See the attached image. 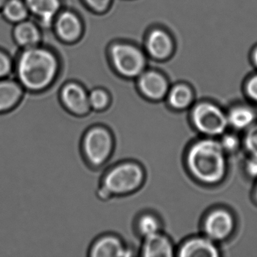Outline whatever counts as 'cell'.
<instances>
[{
	"label": "cell",
	"mask_w": 257,
	"mask_h": 257,
	"mask_svg": "<svg viewBox=\"0 0 257 257\" xmlns=\"http://www.w3.org/2000/svg\"><path fill=\"white\" fill-rule=\"evenodd\" d=\"M60 64L52 51L40 46L24 49L15 69L18 82L28 92L40 93L56 82Z\"/></svg>",
	"instance_id": "obj_1"
},
{
	"label": "cell",
	"mask_w": 257,
	"mask_h": 257,
	"mask_svg": "<svg viewBox=\"0 0 257 257\" xmlns=\"http://www.w3.org/2000/svg\"><path fill=\"white\" fill-rule=\"evenodd\" d=\"M146 173L142 165L135 161L125 160L108 168L102 176L97 191L99 199L107 205L117 234L114 200L138 192L145 182Z\"/></svg>",
	"instance_id": "obj_2"
},
{
	"label": "cell",
	"mask_w": 257,
	"mask_h": 257,
	"mask_svg": "<svg viewBox=\"0 0 257 257\" xmlns=\"http://www.w3.org/2000/svg\"><path fill=\"white\" fill-rule=\"evenodd\" d=\"M187 163L198 180L210 184L220 181L226 171L225 150L220 143L213 140L194 144L188 154Z\"/></svg>",
	"instance_id": "obj_3"
},
{
	"label": "cell",
	"mask_w": 257,
	"mask_h": 257,
	"mask_svg": "<svg viewBox=\"0 0 257 257\" xmlns=\"http://www.w3.org/2000/svg\"><path fill=\"white\" fill-rule=\"evenodd\" d=\"M81 148L88 165L104 173L115 148L113 135L106 126H92L84 134Z\"/></svg>",
	"instance_id": "obj_4"
},
{
	"label": "cell",
	"mask_w": 257,
	"mask_h": 257,
	"mask_svg": "<svg viewBox=\"0 0 257 257\" xmlns=\"http://www.w3.org/2000/svg\"><path fill=\"white\" fill-rule=\"evenodd\" d=\"M109 58L115 73L120 77L135 79L145 70V55L139 48L131 43L112 44L109 48Z\"/></svg>",
	"instance_id": "obj_5"
},
{
	"label": "cell",
	"mask_w": 257,
	"mask_h": 257,
	"mask_svg": "<svg viewBox=\"0 0 257 257\" xmlns=\"http://www.w3.org/2000/svg\"><path fill=\"white\" fill-rule=\"evenodd\" d=\"M194 124L199 132L207 135L223 133L228 125V118L217 106L210 103H201L192 113Z\"/></svg>",
	"instance_id": "obj_6"
},
{
	"label": "cell",
	"mask_w": 257,
	"mask_h": 257,
	"mask_svg": "<svg viewBox=\"0 0 257 257\" xmlns=\"http://www.w3.org/2000/svg\"><path fill=\"white\" fill-rule=\"evenodd\" d=\"M59 99L63 107L76 116H85L91 112L88 91L79 82H65L59 88Z\"/></svg>",
	"instance_id": "obj_7"
},
{
	"label": "cell",
	"mask_w": 257,
	"mask_h": 257,
	"mask_svg": "<svg viewBox=\"0 0 257 257\" xmlns=\"http://www.w3.org/2000/svg\"><path fill=\"white\" fill-rule=\"evenodd\" d=\"M138 255L119 236L105 234L97 237L90 247L88 257H132Z\"/></svg>",
	"instance_id": "obj_8"
},
{
	"label": "cell",
	"mask_w": 257,
	"mask_h": 257,
	"mask_svg": "<svg viewBox=\"0 0 257 257\" xmlns=\"http://www.w3.org/2000/svg\"><path fill=\"white\" fill-rule=\"evenodd\" d=\"M53 25L58 39L67 44L75 43L82 38L84 29L82 21L73 12H60Z\"/></svg>",
	"instance_id": "obj_9"
},
{
	"label": "cell",
	"mask_w": 257,
	"mask_h": 257,
	"mask_svg": "<svg viewBox=\"0 0 257 257\" xmlns=\"http://www.w3.org/2000/svg\"><path fill=\"white\" fill-rule=\"evenodd\" d=\"M137 88L146 100H162L168 91V84L166 79L160 73L154 71H144L138 77Z\"/></svg>",
	"instance_id": "obj_10"
},
{
	"label": "cell",
	"mask_w": 257,
	"mask_h": 257,
	"mask_svg": "<svg viewBox=\"0 0 257 257\" xmlns=\"http://www.w3.org/2000/svg\"><path fill=\"white\" fill-rule=\"evenodd\" d=\"M30 14L33 15L43 28H50L61 12V0H25Z\"/></svg>",
	"instance_id": "obj_11"
},
{
	"label": "cell",
	"mask_w": 257,
	"mask_h": 257,
	"mask_svg": "<svg viewBox=\"0 0 257 257\" xmlns=\"http://www.w3.org/2000/svg\"><path fill=\"white\" fill-rule=\"evenodd\" d=\"M234 228V220L231 214L225 210L213 211L207 216L204 223V229L207 236L213 240L226 238Z\"/></svg>",
	"instance_id": "obj_12"
},
{
	"label": "cell",
	"mask_w": 257,
	"mask_h": 257,
	"mask_svg": "<svg viewBox=\"0 0 257 257\" xmlns=\"http://www.w3.org/2000/svg\"><path fill=\"white\" fill-rule=\"evenodd\" d=\"M25 90L18 81L6 78L0 79V113L10 112L23 98Z\"/></svg>",
	"instance_id": "obj_13"
},
{
	"label": "cell",
	"mask_w": 257,
	"mask_h": 257,
	"mask_svg": "<svg viewBox=\"0 0 257 257\" xmlns=\"http://www.w3.org/2000/svg\"><path fill=\"white\" fill-rule=\"evenodd\" d=\"M146 48L152 58L167 59L173 52V42L170 36L162 30L152 31L146 40Z\"/></svg>",
	"instance_id": "obj_14"
},
{
	"label": "cell",
	"mask_w": 257,
	"mask_h": 257,
	"mask_svg": "<svg viewBox=\"0 0 257 257\" xmlns=\"http://www.w3.org/2000/svg\"><path fill=\"white\" fill-rule=\"evenodd\" d=\"M12 35L16 44L24 49L40 46L42 40L40 28L36 24L28 20L16 24Z\"/></svg>",
	"instance_id": "obj_15"
},
{
	"label": "cell",
	"mask_w": 257,
	"mask_h": 257,
	"mask_svg": "<svg viewBox=\"0 0 257 257\" xmlns=\"http://www.w3.org/2000/svg\"><path fill=\"white\" fill-rule=\"evenodd\" d=\"M140 252L144 257H171L172 245L165 236L158 232L142 239Z\"/></svg>",
	"instance_id": "obj_16"
},
{
	"label": "cell",
	"mask_w": 257,
	"mask_h": 257,
	"mask_svg": "<svg viewBox=\"0 0 257 257\" xmlns=\"http://www.w3.org/2000/svg\"><path fill=\"white\" fill-rule=\"evenodd\" d=\"M180 255L182 257H217L219 252L208 239L194 238L183 245Z\"/></svg>",
	"instance_id": "obj_17"
},
{
	"label": "cell",
	"mask_w": 257,
	"mask_h": 257,
	"mask_svg": "<svg viewBox=\"0 0 257 257\" xmlns=\"http://www.w3.org/2000/svg\"><path fill=\"white\" fill-rule=\"evenodd\" d=\"M0 14L8 23L16 25L27 20L30 13L25 0H7Z\"/></svg>",
	"instance_id": "obj_18"
},
{
	"label": "cell",
	"mask_w": 257,
	"mask_h": 257,
	"mask_svg": "<svg viewBox=\"0 0 257 257\" xmlns=\"http://www.w3.org/2000/svg\"><path fill=\"white\" fill-rule=\"evenodd\" d=\"M135 229L142 240L159 232V220L152 213H141L135 221Z\"/></svg>",
	"instance_id": "obj_19"
},
{
	"label": "cell",
	"mask_w": 257,
	"mask_h": 257,
	"mask_svg": "<svg viewBox=\"0 0 257 257\" xmlns=\"http://www.w3.org/2000/svg\"><path fill=\"white\" fill-rule=\"evenodd\" d=\"M88 101L91 110L103 112L110 106L112 98L107 90L102 87H94L88 91Z\"/></svg>",
	"instance_id": "obj_20"
},
{
	"label": "cell",
	"mask_w": 257,
	"mask_h": 257,
	"mask_svg": "<svg viewBox=\"0 0 257 257\" xmlns=\"http://www.w3.org/2000/svg\"><path fill=\"white\" fill-rule=\"evenodd\" d=\"M255 115L250 109L239 106L234 108L230 112L228 121L236 128L243 129L252 124Z\"/></svg>",
	"instance_id": "obj_21"
},
{
	"label": "cell",
	"mask_w": 257,
	"mask_h": 257,
	"mask_svg": "<svg viewBox=\"0 0 257 257\" xmlns=\"http://www.w3.org/2000/svg\"><path fill=\"white\" fill-rule=\"evenodd\" d=\"M192 100V91L185 85L174 87L169 94L170 104L175 109H185L190 104Z\"/></svg>",
	"instance_id": "obj_22"
},
{
	"label": "cell",
	"mask_w": 257,
	"mask_h": 257,
	"mask_svg": "<svg viewBox=\"0 0 257 257\" xmlns=\"http://www.w3.org/2000/svg\"><path fill=\"white\" fill-rule=\"evenodd\" d=\"M13 69L14 64L10 54L0 49V79L10 77Z\"/></svg>",
	"instance_id": "obj_23"
},
{
	"label": "cell",
	"mask_w": 257,
	"mask_h": 257,
	"mask_svg": "<svg viewBox=\"0 0 257 257\" xmlns=\"http://www.w3.org/2000/svg\"><path fill=\"white\" fill-rule=\"evenodd\" d=\"M83 2L96 14H103L109 10L112 0H83Z\"/></svg>",
	"instance_id": "obj_24"
},
{
	"label": "cell",
	"mask_w": 257,
	"mask_h": 257,
	"mask_svg": "<svg viewBox=\"0 0 257 257\" xmlns=\"http://www.w3.org/2000/svg\"><path fill=\"white\" fill-rule=\"evenodd\" d=\"M245 146L252 156H257V125L251 127L246 133Z\"/></svg>",
	"instance_id": "obj_25"
},
{
	"label": "cell",
	"mask_w": 257,
	"mask_h": 257,
	"mask_svg": "<svg viewBox=\"0 0 257 257\" xmlns=\"http://www.w3.org/2000/svg\"><path fill=\"white\" fill-rule=\"evenodd\" d=\"M224 150L227 151H233L237 148L238 145V141L237 138L233 135H226L222 138V142L220 143Z\"/></svg>",
	"instance_id": "obj_26"
},
{
	"label": "cell",
	"mask_w": 257,
	"mask_h": 257,
	"mask_svg": "<svg viewBox=\"0 0 257 257\" xmlns=\"http://www.w3.org/2000/svg\"><path fill=\"white\" fill-rule=\"evenodd\" d=\"M246 91L250 98L257 101V75L249 79L246 85Z\"/></svg>",
	"instance_id": "obj_27"
},
{
	"label": "cell",
	"mask_w": 257,
	"mask_h": 257,
	"mask_svg": "<svg viewBox=\"0 0 257 257\" xmlns=\"http://www.w3.org/2000/svg\"><path fill=\"white\" fill-rule=\"evenodd\" d=\"M246 171L252 177H257V156H252L246 163Z\"/></svg>",
	"instance_id": "obj_28"
},
{
	"label": "cell",
	"mask_w": 257,
	"mask_h": 257,
	"mask_svg": "<svg viewBox=\"0 0 257 257\" xmlns=\"http://www.w3.org/2000/svg\"><path fill=\"white\" fill-rule=\"evenodd\" d=\"M253 60H254V62H255V65L257 66V49H255V52H254Z\"/></svg>",
	"instance_id": "obj_29"
},
{
	"label": "cell",
	"mask_w": 257,
	"mask_h": 257,
	"mask_svg": "<svg viewBox=\"0 0 257 257\" xmlns=\"http://www.w3.org/2000/svg\"><path fill=\"white\" fill-rule=\"evenodd\" d=\"M7 1V0H0V10H1V9L4 7V4H5Z\"/></svg>",
	"instance_id": "obj_30"
},
{
	"label": "cell",
	"mask_w": 257,
	"mask_h": 257,
	"mask_svg": "<svg viewBox=\"0 0 257 257\" xmlns=\"http://www.w3.org/2000/svg\"><path fill=\"white\" fill-rule=\"evenodd\" d=\"M256 198H257V189H256Z\"/></svg>",
	"instance_id": "obj_31"
}]
</instances>
